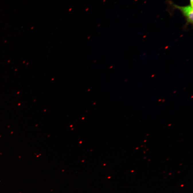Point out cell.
Wrapping results in <instances>:
<instances>
[{
	"label": "cell",
	"instance_id": "6da1fadb",
	"mask_svg": "<svg viewBox=\"0 0 193 193\" xmlns=\"http://www.w3.org/2000/svg\"><path fill=\"white\" fill-rule=\"evenodd\" d=\"M175 8L178 9L180 11L186 18L187 22L189 24L193 23V7L191 5L186 6H180L176 5H174Z\"/></svg>",
	"mask_w": 193,
	"mask_h": 193
},
{
	"label": "cell",
	"instance_id": "7a4b0ae2",
	"mask_svg": "<svg viewBox=\"0 0 193 193\" xmlns=\"http://www.w3.org/2000/svg\"><path fill=\"white\" fill-rule=\"evenodd\" d=\"M193 0H190V1L191 5L192 7H193Z\"/></svg>",
	"mask_w": 193,
	"mask_h": 193
}]
</instances>
